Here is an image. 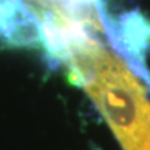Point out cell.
Segmentation results:
<instances>
[{"label": "cell", "mask_w": 150, "mask_h": 150, "mask_svg": "<svg viewBox=\"0 0 150 150\" xmlns=\"http://www.w3.org/2000/svg\"><path fill=\"white\" fill-rule=\"evenodd\" d=\"M59 1L68 4L69 6L78 9V10L99 15L103 18H105L108 14L105 10L104 0H59Z\"/></svg>", "instance_id": "7a4b0ae2"}, {"label": "cell", "mask_w": 150, "mask_h": 150, "mask_svg": "<svg viewBox=\"0 0 150 150\" xmlns=\"http://www.w3.org/2000/svg\"><path fill=\"white\" fill-rule=\"evenodd\" d=\"M64 65L69 80L86 91L124 150H150L148 89L114 49L91 38Z\"/></svg>", "instance_id": "6da1fadb"}]
</instances>
